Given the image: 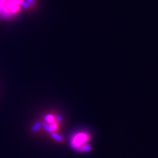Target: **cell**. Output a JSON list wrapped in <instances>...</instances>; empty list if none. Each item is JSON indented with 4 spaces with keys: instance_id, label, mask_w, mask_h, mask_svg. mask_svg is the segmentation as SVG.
Segmentation results:
<instances>
[{
    "instance_id": "6da1fadb",
    "label": "cell",
    "mask_w": 158,
    "mask_h": 158,
    "mask_svg": "<svg viewBox=\"0 0 158 158\" xmlns=\"http://www.w3.org/2000/svg\"><path fill=\"white\" fill-rule=\"evenodd\" d=\"M25 0H0V18L14 17L24 6Z\"/></svg>"
},
{
    "instance_id": "7a4b0ae2",
    "label": "cell",
    "mask_w": 158,
    "mask_h": 158,
    "mask_svg": "<svg viewBox=\"0 0 158 158\" xmlns=\"http://www.w3.org/2000/svg\"><path fill=\"white\" fill-rule=\"evenodd\" d=\"M86 140H87V135L86 134H78L77 138H75L73 141V143L75 147H78V146L81 145V143H84L85 141H86Z\"/></svg>"
}]
</instances>
